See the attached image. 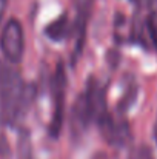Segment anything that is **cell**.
<instances>
[{
  "label": "cell",
  "mask_w": 157,
  "mask_h": 159,
  "mask_svg": "<svg viewBox=\"0 0 157 159\" xmlns=\"http://www.w3.org/2000/svg\"><path fill=\"white\" fill-rule=\"evenodd\" d=\"M23 87L19 70L0 60V119L3 124H12L17 119Z\"/></svg>",
  "instance_id": "6da1fadb"
},
{
  "label": "cell",
  "mask_w": 157,
  "mask_h": 159,
  "mask_svg": "<svg viewBox=\"0 0 157 159\" xmlns=\"http://www.w3.org/2000/svg\"><path fill=\"white\" fill-rule=\"evenodd\" d=\"M51 94H52V116L50 120V134L57 138L62 124H63V111H65V94H66V73L65 65L59 62L55 73L51 79Z\"/></svg>",
  "instance_id": "7a4b0ae2"
},
{
  "label": "cell",
  "mask_w": 157,
  "mask_h": 159,
  "mask_svg": "<svg viewBox=\"0 0 157 159\" xmlns=\"http://www.w3.org/2000/svg\"><path fill=\"white\" fill-rule=\"evenodd\" d=\"M0 47L9 63L14 65L22 60L25 40H23V28L17 19H11L5 25L0 37Z\"/></svg>",
  "instance_id": "3957f363"
},
{
  "label": "cell",
  "mask_w": 157,
  "mask_h": 159,
  "mask_svg": "<svg viewBox=\"0 0 157 159\" xmlns=\"http://www.w3.org/2000/svg\"><path fill=\"white\" fill-rule=\"evenodd\" d=\"M93 120L91 116V110L88 105V99L85 96V93H82L71 110V133L74 138H80L83 131H86L89 122Z\"/></svg>",
  "instance_id": "277c9868"
},
{
  "label": "cell",
  "mask_w": 157,
  "mask_h": 159,
  "mask_svg": "<svg viewBox=\"0 0 157 159\" xmlns=\"http://www.w3.org/2000/svg\"><path fill=\"white\" fill-rule=\"evenodd\" d=\"M17 150L20 159H33V145H31V134L26 128H22L17 139Z\"/></svg>",
  "instance_id": "5b68a950"
},
{
  "label": "cell",
  "mask_w": 157,
  "mask_h": 159,
  "mask_svg": "<svg viewBox=\"0 0 157 159\" xmlns=\"http://www.w3.org/2000/svg\"><path fill=\"white\" fill-rule=\"evenodd\" d=\"M66 28H68V17L63 14V16H60L59 19H55L54 22H51L46 26V31L45 33H46V36L51 40H60L63 37Z\"/></svg>",
  "instance_id": "8992f818"
},
{
  "label": "cell",
  "mask_w": 157,
  "mask_h": 159,
  "mask_svg": "<svg viewBox=\"0 0 157 159\" xmlns=\"http://www.w3.org/2000/svg\"><path fill=\"white\" fill-rule=\"evenodd\" d=\"M150 6H151V14L146 20V26H148L151 40L157 47V0H150Z\"/></svg>",
  "instance_id": "52a82bcc"
},
{
  "label": "cell",
  "mask_w": 157,
  "mask_h": 159,
  "mask_svg": "<svg viewBox=\"0 0 157 159\" xmlns=\"http://www.w3.org/2000/svg\"><path fill=\"white\" fill-rule=\"evenodd\" d=\"M9 153H11L9 142H8L6 133H5V130H3V125L0 124V156H2V158H8Z\"/></svg>",
  "instance_id": "ba28073f"
},
{
  "label": "cell",
  "mask_w": 157,
  "mask_h": 159,
  "mask_svg": "<svg viewBox=\"0 0 157 159\" xmlns=\"http://www.w3.org/2000/svg\"><path fill=\"white\" fill-rule=\"evenodd\" d=\"M136 93H137V90H136V87H129L128 88V91H126V94L123 96V99L120 101V105L119 108L122 110V111H125L128 107L133 104V101L136 99Z\"/></svg>",
  "instance_id": "9c48e42d"
},
{
  "label": "cell",
  "mask_w": 157,
  "mask_h": 159,
  "mask_svg": "<svg viewBox=\"0 0 157 159\" xmlns=\"http://www.w3.org/2000/svg\"><path fill=\"white\" fill-rule=\"evenodd\" d=\"M137 159H154L153 150H151L148 145H142L140 150H139V156H137Z\"/></svg>",
  "instance_id": "30bf717a"
},
{
  "label": "cell",
  "mask_w": 157,
  "mask_h": 159,
  "mask_svg": "<svg viewBox=\"0 0 157 159\" xmlns=\"http://www.w3.org/2000/svg\"><path fill=\"white\" fill-rule=\"evenodd\" d=\"M6 2H8V0H0V20H2V17H3L5 9H6Z\"/></svg>",
  "instance_id": "8fae6325"
},
{
  "label": "cell",
  "mask_w": 157,
  "mask_h": 159,
  "mask_svg": "<svg viewBox=\"0 0 157 159\" xmlns=\"http://www.w3.org/2000/svg\"><path fill=\"white\" fill-rule=\"evenodd\" d=\"M91 159H109V158H108V155H106V153L100 152V153H96V155H94Z\"/></svg>",
  "instance_id": "7c38bea8"
},
{
  "label": "cell",
  "mask_w": 157,
  "mask_h": 159,
  "mask_svg": "<svg viewBox=\"0 0 157 159\" xmlns=\"http://www.w3.org/2000/svg\"><path fill=\"white\" fill-rule=\"evenodd\" d=\"M154 136H156V139H157V122H156V128H154Z\"/></svg>",
  "instance_id": "4fadbf2b"
}]
</instances>
